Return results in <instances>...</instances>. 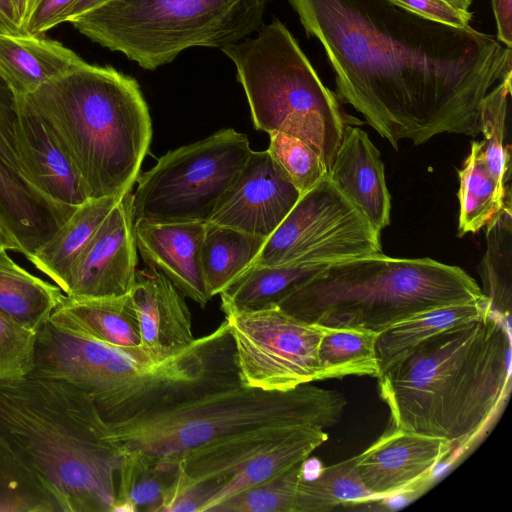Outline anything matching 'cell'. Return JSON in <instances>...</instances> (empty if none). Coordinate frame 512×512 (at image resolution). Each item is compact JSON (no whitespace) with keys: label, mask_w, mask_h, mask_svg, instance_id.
<instances>
[{"label":"cell","mask_w":512,"mask_h":512,"mask_svg":"<svg viewBox=\"0 0 512 512\" xmlns=\"http://www.w3.org/2000/svg\"><path fill=\"white\" fill-rule=\"evenodd\" d=\"M324 48L337 96L394 149L442 133L476 136L480 105L512 72V51L470 25L424 18L392 0H288Z\"/></svg>","instance_id":"1"},{"label":"cell","mask_w":512,"mask_h":512,"mask_svg":"<svg viewBox=\"0 0 512 512\" xmlns=\"http://www.w3.org/2000/svg\"><path fill=\"white\" fill-rule=\"evenodd\" d=\"M107 431L72 383L0 381V464L47 512H112L121 453Z\"/></svg>","instance_id":"2"},{"label":"cell","mask_w":512,"mask_h":512,"mask_svg":"<svg viewBox=\"0 0 512 512\" xmlns=\"http://www.w3.org/2000/svg\"><path fill=\"white\" fill-rule=\"evenodd\" d=\"M510 321L491 311L439 332L378 377L390 426L466 447L505 401Z\"/></svg>","instance_id":"3"},{"label":"cell","mask_w":512,"mask_h":512,"mask_svg":"<svg viewBox=\"0 0 512 512\" xmlns=\"http://www.w3.org/2000/svg\"><path fill=\"white\" fill-rule=\"evenodd\" d=\"M31 375L65 380L83 390L106 423L240 384L235 347L224 320L179 354L153 361L131 351L58 329L38 332Z\"/></svg>","instance_id":"4"},{"label":"cell","mask_w":512,"mask_h":512,"mask_svg":"<svg viewBox=\"0 0 512 512\" xmlns=\"http://www.w3.org/2000/svg\"><path fill=\"white\" fill-rule=\"evenodd\" d=\"M22 98L73 161L88 198L131 192L152 139L149 109L133 77L84 61Z\"/></svg>","instance_id":"5"},{"label":"cell","mask_w":512,"mask_h":512,"mask_svg":"<svg viewBox=\"0 0 512 512\" xmlns=\"http://www.w3.org/2000/svg\"><path fill=\"white\" fill-rule=\"evenodd\" d=\"M485 299L458 266L379 253L328 264L277 306L309 324L378 334L423 312Z\"/></svg>","instance_id":"6"},{"label":"cell","mask_w":512,"mask_h":512,"mask_svg":"<svg viewBox=\"0 0 512 512\" xmlns=\"http://www.w3.org/2000/svg\"><path fill=\"white\" fill-rule=\"evenodd\" d=\"M346 405L341 392L312 382L281 392L238 384L126 421L107 423V436L120 451L136 450L179 465L184 453L245 431L302 425L333 427L340 422Z\"/></svg>","instance_id":"7"},{"label":"cell","mask_w":512,"mask_h":512,"mask_svg":"<svg viewBox=\"0 0 512 512\" xmlns=\"http://www.w3.org/2000/svg\"><path fill=\"white\" fill-rule=\"evenodd\" d=\"M221 51L233 62L256 130L300 139L328 172L351 117L278 19Z\"/></svg>","instance_id":"8"},{"label":"cell","mask_w":512,"mask_h":512,"mask_svg":"<svg viewBox=\"0 0 512 512\" xmlns=\"http://www.w3.org/2000/svg\"><path fill=\"white\" fill-rule=\"evenodd\" d=\"M271 0H113L68 21L91 41L146 70L193 47L237 43L263 25Z\"/></svg>","instance_id":"9"},{"label":"cell","mask_w":512,"mask_h":512,"mask_svg":"<svg viewBox=\"0 0 512 512\" xmlns=\"http://www.w3.org/2000/svg\"><path fill=\"white\" fill-rule=\"evenodd\" d=\"M252 151L247 135L230 128L167 152L138 176L134 223L206 222Z\"/></svg>","instance_id":"10"},{"label":"cell","mask_w":512,"mask_h":512,"mask_svg":"<svg viewBox=\"0 0 512 512\" xmlns=\"http://www.w3.org/2000/svg\"><path fill=\"white\" fill-rule=\"evenodd\" d=\"M380 236L326 176L299 197L250 266L335 263L379 254Z\"/></svg>","instance_id":"11"},{"label":"cell","mask_w":512,"mask_h":512,"mask_svg":"<svg viewBox=\"0 0 512 512\" xmlns=\"http://www.w3.org/2000/svg\"><path fill=\"white\" fill-rule=\"evenodd\" d=\"M224 314L242 386L281 392L321 380L318 346L324 327L277 305Z\"/></svg>","instance_id":"12"},{"label":"cell","mask_w":512,"mask_h":512,"mask_svg":"<svg viewBox=\"0 0 512 512\" xmlns=\"http://www.w3.org/2000/svg\"><path fill=\"white\" fill-rule=\"evenodd\" d=\"M132 202L131 192L121 197L76 259L63 289L67 297L129 294L137 270Z\"/></svg>","instance_id":"13"},{"label":"cell","mask_w":512,"mask_h":512,"mask_svg":"<svg viewBox=\"0 0 512 512\" xmlns=\"http://www.w3.org/2000/svg\"><path fill=\"white\" fill-rule=\"evenodd\" d=\"M300 196L267 150L252 151L206 222L267 239Z\"/></svg>","instance_id":"14"},{"label":"cell","mask_w":512,"mask_h":512,"mask_svg":"<svg viewBox=\"0 0 512 512\" xmlns=\"http://www.w3.org/2000/svg\"><path fill=\"white\" fill-rule=\"evenodd\" d=\"M454 450L446 440L389 426L357 455L356 470L364 487L382 500L430 477Z\"/></svg>","instance_id":"15"},{"label":"cell","mask_w":512,"mask_h":512,"mask_svg":"<svg viewBox=\"0 0 512 512\" xmlns=\"http://www.w3.org/2000/svg\"><path fill=\"white\" fill-rule=\"evenodd\" d=\"M129 296L141 347L153 361L170 359L196 339L185 296L158 270H136Z\"/></svg>","instance_id":"16"},{"label":"cell","mask_w":512,"mask_h":512,"mask_svg":"<svg viewBox=\"0 0 512 512\" xmlns=\"http://www.w3.org/2000/svg\"><path fill=\"white\" fill-rule=\"evenodd\" d=\"M205 222L134 223L137 251L185 296L205 308L211 299L202 267Z\"/></svg>","instance_id":"17"},{"label":"cell","mask_w":512,"mask_h":512,"mask_svg":"<svg viewBox=\"0 0 512 512\" xmlns=\"http://www.w3.org/2000/svg\"><path fill=\"white\" fill-rule=\"evenodd\" d=\"M15 99L16 140L24 176L53 200L70 206L81 205L89 198L73 161L24 98Z\"/></svg>","instance_id":"18"},{"label":"cell","mask_w":512,"mask_h":512,"mask_svg":"<svg viewBox=\"0 0 512 512\" xmlns=\"http://www.w3.org/2000/svg\"><path fill=\"white\" fill-rule=\"evenodd\" d=\"M77 207L53 200L0 159V227L28 260Z\"/></svg>","instance_id":"19"},{"label":"cell","mask_w":512,"mask_h":512,"mask_svg":"<svg viewBox=\"0 0 512 512\" xmlns=\"http://www.w3.org/2000/svg\"><path fill=\"white\" fill-rule=\"evenodd\" d=\"M328 177L376 230L381 232L390 224L384 164L364 130L346 125Z\"/></svg>","instance_id":"20"},{"label":"cell","mask_w":512,"mask_h":512,"mask_svg":"<svg viewBox=\"0 0 512 512\" xmlns=\"http://www.w3.org/2000/svg\"><path fill=\"white\" fill-rule=\"evenodd\" d=\"M49 322L67 333L139 351L141 340L129 294L118 297H65Z\"/></svg>","instance_id":"21"},{"label":"cell","mask_w":512,"mask_h":512,"mask_svg":"<svg viewBox=\"0 0 512 512\" xmlns=\"http://www.w3.org/2000/svg\"><path fill=\"white\" fill-rule=\"evenodd\" d=\"M84 60L58 41L43 36L0 34V76L15 98L80 66Z\"/></svg>","instance_id":"22"},{"label":"cell","mask_w":512,"mask_h":512,"mask_svg":"<svg viewBox=\"0 0 512 512\" xmlns=\"http://www.w3.org/2000/svg\"><path fill=\"white\" fill-rule=\"evenodd\" d=\"M328 435L316 425L295 427L244 462L208 499L201 512L211 510L227 498L264 483L304 461Z\"/></svg>","instance_id":"23"},{"label":"cell","mask_w":512,"mask_h":512,"mask_svg":"<svg viewBox=\"0 0 512 512\" xmlns=\"http://www.w3.org/2000/svg\"><path fill=\"white\" fill-rule=\"evenodd\" d=\"M120 199H87L29 261L63 292L71 267Z\"/></svg>","instance_id":"24"},{"label":"cell","mask_w":512,"mask_h":512,"mask_svg":"<svg viewBox=\"0 0 512 512\" xmlns=\"http://www.w3.org/2000/svg\"><path fill=\"white\" fill-rule=\"evenodd\" d=\"M295 427L298 426L264 427L238 433L184 453L179 463L190 479L213 481L219 487L249 458Z\"/></svg>","instance_id":"25"},{"label":"cell","mask_w":512,"mask_h":512,"mask_svg":"<svg viewBox=\"0 0 512 512\" xmlns=\"http://www.w3.org/2000/svg\"><path fill=\"white\" fill-rule=\"evenodd\" d=\"M330 263L250 266L221 292V309L256 310L277 305L287 294Z\"/></svg>","instance_id":"26"},{"label":"cell","mask_w":512,"mask_h":512,"mask_svg":"<svg viewBox=\"0 0 512 512\" xmlns=\"http://www.w3.org/2000/svg\"><path fill=\"white\" fill-rule=\"evenodd\" d=\"M0 251V311L19 324L39 332L65 294L38 278Z\"/></svg>","instance_id":"27"},{"label":"cell","mask_w":512,"mask_h":512,"mask_svg":"<svg viewBox=\"0 0 512 512\" xmlns=\"http://www.w3.org/2000/svg\"><path fill=\"white\" fill-rule=\"evenodd\" d=\"M116 501L112 512H160L179 473V465L136 450H121Z\"/></svg>","instance_id":"28"},{"label":"cell","mask_w":512,"mask_h":512,"mask_svg":"<svg viewBox=\"0 0 512 512\" xmlns=\"http://www.w3.org/2000/svg\"><path fill=\"white\" fill-rule=\"evenodd\" d=\"M488 307L489 304L485 299L479 302L436 308L415 315L378 333L376 351L380 374L425 339L477 318Z\"/></svg>","instance_id":"29"},{"label":"cell","mask_w":512,"mask_h":512,"mask_svg":"<svg viewBox=\"0 0 512 512\" xmlns=\"http://www.w3.org/2000/svg\"><path fill=\"white\" fill-rule=\"evenodd\" d=\"M460 188L457 236L476 233L511 209V196L505 194L489 173L482 154V141L471 143L470 153L458 171Z\"/></svg>","instance_id":"30"},{"label":"cell","mask_w":512,"mask_h":512,"mask_svg":"<svg viewBox=\"0 0 512 512\" xmlns=\"http://www.w3.org/2000/svg\"><path fill=\"white\" fill-rule=\"evenodd\" d=\"M265 241L263 237L205 222L202 267L211 298L250 266Z\"/></svg>","instance_id":"31"},{"label":"cell","mask_w":512,"mask_h":512,"mask_svg":"<svg viewBox=\"0 0 512 512\" xmlns=\"http://www.w3.org/2000/svg\"><path fill=\"white\" fill-rule=\"evenodd\" d=\"M377 333L359 328H326L318 346L321 380L349 375L378 377Z\"/></svg>","instance_id":"32"},{"label":"cell","mask_w":512,"mask_h":512,"mask_svg":"<svg viewBox=\"0 0 512 512\" xmlns=\"http://www.w3.org/2000/svg\"><path fill=\"white\" fill-rule=\"evenodd\" d=\"M357 456L322 468L310 478H301L295 512H324L347 504L379 500L363 485L356 470Z\"/></svg>","instance_id":"33"},{"label":"cell","mask_w":512,"mask_h":512,"mask_svg":"<svg viewBox=\"0 0 512 512\" xmlns=\"http://www.w3.org/2000/svg\"><path fill=\"white\" fill-rule=\"evenodd\" d=\"M511 209L505 210L487 225V247L482 260L481 290L491 311L511 319L512 295V224Z\"/></svg>","instance_id":"34"},{"label":"cell","mask_w":512,"mask_h":512,"mask_svg":"<svg viewBox=\"0 0 512 512\" xmlns=\"http://www.w3.org/2000/svg\"><path fill=\"white\" fill-rule=\"evenodd\" d=\"M512 72L483 98L479 113V131L483 134L482 154L485 165L505 194H510V153L505 144L508 100Z\"/></svg>","instance_id":"35"},{"label":"cell","mask_w":512,"mask_h":512,"mask_svg":"<svg viewBox=\"0 0 512 512\" xmlns=\"http://www.w3.org/2000/svg\"><path fill=\"white\" fill-rule=\"evenodd\" d=\"M302 464L303 461L264 483L227 498L211 512H295Z\"/></svg>","instance_id":"36"},{"label":"cell","mask_w":512,"mask_h":512,"mask_svg":"<svg viewBox=\"0 0 512 512\" xmlns=\"http://www.w3.org/2000/svg\"><path fill=\"white\" fill-rule=\"evenodd\" d=\"M269 136L268 153L300 195L328 176L323 160L305 142L280 132H272Z\"/></svg>","instance_id":"37"},{"label":"cell","mask_w":512,"mask_h":512,"mask_svg":"<svg viewBox=\"0 0 512 512\" xmlns=\"http://www.w3.org/2000/svg\"><path fill=\"white\" fill-rule=\"evenodd\" d=\"M38 332L0 311V381L31 375L35 367Z\"/></svg>","instance_id":"38"},{"label":"cell","mask_w":512,"mask_h":512,"mask_svg":"<svg viewBox=\"0 0 512 512\" xmlns=\"http://www.w3.org/2000/svg\"><path fill=\"white\" fill-rule=\"evenodd\" d=\"M217 488L218 484L213 481L190 479L179 463V473L167 493L160 512H201Z\"/></svg>","instance_id":"39"},{"label":"cell","mask_w":512,"mask_h":512,"mask_svg":"<svg viewBox=\"0 0 512 512\" xmlns=\"http://www.w3.org/2000/svg\"><path fill=\"white\" fill-rule=\"evenodd\" d=\"M17 124L15 96L0 76V159L23 174L16 140Z\"/></svg>","instance_id":"40"},{"label":"cell","mask_w":512,"mask_h":512,"mask_svg":"<svg viewBox=\"0 0 512 512\" xmlns=\"http://www.w3.org/2000/svg\"><path fill=\"white\" fill-rule=\"evenodd\" d=\"M398 5L433 21L464 28L469 26L472 14L445 0H392Z\"/></svg>","instance_id":"41"},{"label":"cell","mask_w":512,"mask_h":512,"mask_svg":"<svg viewBox=\"0 0 512 512\" xmlns=\"http://www.w3.org/2000/svg\"><path fill=\"white\" fill-rule=\"evenodd\" d=\"M77 0H35L24 25L27 36H43L51 28L65 22V16Z\"/></svg>","instance_id":"42"},{"label":"cell","mask_w":512,"mask_h":512,"mask_svg":"<svg viewBox=\"0 0 512 512\" xmlns=\"http://www.w3.org/2000/svg\"><path fill=\"white\" fill-rule=\"evenodd\" d=\"M497 25V40L512 48V0H492Z\"/></svg>","instance_id":"43"},{"label":"cell","mask_w":512,"mask_h":512,"mask_svg":"<svg viewBox=\"0 0 512 512\" xmlns=\"http://www.w3.org/2000/svg\"><path fill=\"white\" fill-rule=\"evenodd\" d=\"M0 34L27 36L18 24L12 0H0Z\"/></svg>","instance_id":"44"},{"label":"cell","mask_w":512,"mask_h":512,"mask_svg":"<svg viewBox=\"0 0 512 512\" xmlns=\"http://www.w3.org/2000/svg\"><path fill=\"white\" fill-rule=\"evenodd\" d=\"M111 1L113 0H77L67 12L65 22Z\"/></svg>","instance_id":"45"},{"label":"cell","mask_w":512,"mask_h":512,"mask_svg":"<svg viewBox=\"0 0 512 512\" xmlns=\"http://www.w3.org/2000/svg\"><path fill=\"white\" fill-rule=\"evenodd\" d=\"M34 2L35 0H12L18 24L23 31L25 22L31 12Z\"/></svg>","instance_id":"46"},{"label":"cell","mask_w":512,"mask_h":512,"mask_svg":"<svg viewBox=\"0 0 512 512\" xmlns=\"http://www.w3.org/2000/svg\"><path fill=\"white\" fill-rule=\"evenodd\" d=\"M1 250H13L18 252L17 245L6 236V234L0 227V251Z\"/></svg>","instance_id":"47"},{"label":"cell","mask_w":512,"mask_h":512,"mask_svg":"<svg viewBox=\"0 0 512 512\" xmlns=\"http://www.w3.org/2000/svg\"><path fill=\"white\" fill-rule=\"evenodd\" d=\"M448 3L452 4L455 7H458L463 10H468L473 0H445Z\"/></svg>","instance_id":"48"}]
</instances>
